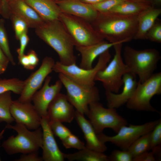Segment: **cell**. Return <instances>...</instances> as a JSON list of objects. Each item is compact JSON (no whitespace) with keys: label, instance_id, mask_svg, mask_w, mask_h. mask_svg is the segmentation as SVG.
I'll return each mask as SVG.
<instances>
[{"label":"cell","instance_id":"cell-1","mask_svg":"<svg viewBox=\"0 0 161 161\" xmlns=\"http://www.w3.org/2000/svg\"><path fill=\"white\" fill-rule=\"evenodd\" d=\"M137 16L111 12L99 13L91 23L104 39L111 43H123L134 39L137 30Z\"/></svg>","mask_w":161,"mask_h":161},{"label":"cell","instance_id":"cell-2","mask_svg":"<svg viewBox=\"0 0 161 161\" xmlns=\"http://www.w3.org/2000/svg\"><path fill=\"white\" fill-rule=\"evenodd\" d=\"M35 32L57 53L61 64L66 65L76 64L73 41L59 19L44 22L35 29Z\"/></svg>","mask_w":161,"mask_h":161},{"label":"cell","instance_id":"cell-3","mask_svg":"<svg viewBox=\"0 0 161 161\" xmlns=\"http://www.w3.org/2000/svg\"><path fill=\"white\" fill-rule=\"evenodd\" d=\"M123 60L131 72L139 77L142 83L154 73L161 58L160 52L154 48L137 50L129 46L124 47Z\"/></svg>","mask_w":161,"mask_h":161},{"label":"cell","instance_id":"cell-4","mask_svg":"<svg viewBox=\"0 0 161 161\" xmlns=\"http://www.w3.org/2000/svg\"><path fill=\"white\" fill-rule=\"evenodd\" d=\"M7 129L15 131L17 134L11 135L4 140L2 146L9 155L24 154L38 151L42 144L43 133L41 127L31 131L24 125L16 123L14 125L7 124Z\"/></svg>","mask_w":161,"mask_h":161},{"label":"cell","instance_id":"cell-5","mask_svg":"<svg viewBox=\"0 0 161 161\" xmlns=\"http://www.w3.org/2000/svg\"><path fill=\"white\" fill-rule=\"evenodd\" d=\"M58 19L71 37L75 47L91 45L104 40L91 23L84 19L63 13Z\"/></svg>","mask_w":161,"mask_h":161},{"label":"cell","instance_id":"cell-6","mask_svg":"<svg viewBox=\"0 0 161 161\" xmlns=\"http://www.w3.org/2000/svg\"><path fill=\"white\" fill-rule=\"evenodd\" d=\"M111 58L109 49L99 56L96 65L92 69H85L73 64L68 65L62 64L59 61L55 62L53 70L61 73L78 84L87 88L95 86V77L100 71L103 69L110 61Z\"/></svg>","mask_w":161,"mask_h":161},{"label":"cell","instance_id":"cell-7","mask_svg":"<svg viewBox=\"0 0 161 161\" xmlns=\"http://www.w3.org/2000/svg\"><path fill=\"white\" fill-rule=\"evenodd\" d=\"M122 43L114 45L115 54L112 59L106 66L97 73L95 81L100 82L105 91L118 93L123 85V77L125 73L130 72L125 64L122 56Z\"/></svg>","mask_w":161,"mask_h":161},{"label":"cell","instance_id":"cell-8","mask_svg":"<svg viewBox=\"0 0 161 161\" xmlns=\"http://www.w3.org/2000/svg\"><path fill=\"white\" fill-rule=\"evenodd\" d=\"M161 94V72L154 73L143 83L138 81L135 91L126 103L127 107L137 111L159 113L150 103L152 98Z\"/></svg>","mask_w":161,"mask_h":161},{"label":"cell","instance_id":"cell-9","mask_svg":"<svg viewBox=\"0 0 161 161\" xmlns=\"http://www.w3.org/2000/svg\"><path fill=\"white\" fill-rule=\"evenodd\" d=\"M86 115L97 134L102 133L106 128L117 133L122 127L127 124V120L117 113L116 109L105 108L99 101L89 105Z\"/></svg>","mask_w":161,"mask_h":161},{"label":"cell","instance_id":"cell-10","mask_svg":"<svg viewBox=\"0 0 161 161\" xmlns=\"http://www.w3.org/2000/svg\"><path fill=\"white\" fill-rule=\"evenodd\" d=\"M59 79L66 91L68 100L81 113L86 114L91 103L98 101L100 95L98 89L95 86L87 88L72 80L61 73H58Z\"/></svg>","mask_w":161,"mask_h":161},{"label":"cell","instance_id":"cell-11","mask_svg":"<svg viewBox=\"0 0 161 161\" xmlns=\"http://www.w3.org/2000/svg\"><path fill=\"white\" fill-rule=\"evenodd\" d=\"M159 120L140 125L130 124L122 127L117 134L108 136L103 133L97 134L99 140L104 143L109 142L122 150H127L130 146L141 136L151 132L159 121Z\"/></svg>","mask_w":161,"mask_h":161},{"label":"cell","instance_id":"cell-12","mask_svg":"<svg viewBox=\"0 0 161 161\" xmlns=\"http://www.w3.org/2000/svg\"><path fill=\"white\" fill-rule=\"evenodd\" d=\"M55 61L51 57L46 56L43 59L40 67L26 79L18 100L22 103L31 102L34 94L41 87L49 75L53 71Z\"/></svg>","mask_w":161,"mask_h":161},{"label":"cell","instance_id":"cell-13","mask_svg":"<svg viewBox=\"0 0 161 161\" xmlns=\"http://www.w3.org/2000/svg\"><path fill=\"white\" fill-rule=\"evenodd\" d=\"M10 112L16 123L21 124L30 130L41 127V117L31 102L22 103L13 100Z\"/></svg>","mask_w":161,"mask_h":161},{"label":"cell","instance_id":"cell-14","mask_svg":"<svg viewBox=\"0 0 161 161\" xmlns=\"http://www.w3.org/2000/svg\"><path fill=\"white\" fill-rule=\"evenodd\" d=\"M51 77L48 75L45 79L42 87L33 95L32 101L41 117L47 116L48 106L55 96L60 92L63 84L59 79L52 85H50Z\"/></svg>","mask_w":161,"mask_h":161},{"label":"cell","instance_id":"cell-15","mask_svg":"<svg viewBox=\"0 0 161 161\" xmlns=\"http://www.w3.org/2000/svg\"><path fill=\"white\" fill-rule=\"evenodd\" d=\"M75 110L66 95L60 92L49 105L47 117L49 123H70L75 118Z\"/></svg>","mask_w":161,"mask_h":161},{"label":"cell","instance_id":"cell-16","mask_svg":"<svg viewBox=\"0 0 161 161\" xmlns=\"http://www.w3.org/2000/svg\"><path fill=\"white\" fill-rule=\"evenodd\" d=\"M42 149V157L44 161H64V153L59 148L47 117H41Z\"/></svg>","mask_w":161,"mask_h":161},{"label":"cell","instance_id":"cell-17","mask_svg":"<svg viewBox=\"0 0 161 161\" xmlns=\"http://www.w3.org/2000/svg\"><path fill=\"white\" fill-rule=\"evenodd\" d=\"M136 76L131 72L123 75V89L119 94L105 91L108 108L116 109L126 103L133 95L137 85Z\"/></svg>","mask_w":161,"mask_h":161},{"label":"cell","instance_id":"cell-18","mask_svg":"<svg viewBox=\"0 0 161 161\" xmlns=\"http://www.w3.org/2000/svg\"><path fill=\"white\" fill-rule=\"evenodd\" d=\"M56 3L62 13L81 18L90 23L95 20L99 14L92 4L79 0H69Z\"/></svg>","mask_w":161,"mask_h":161},{"label":"cell","instance_id":"cell-19","mask_svg":"<svg viewBox=\"0 0 161 161\" xmlns=\"http://www.w3.org/2000/svg\"><path fill=\"white\" fill-rule=\"evenodd\" d=\"M75 118L82 130L86 142V148L97 151L104 152L107 147L100 141L89 120H87L84 114L75 110Z\"/></svg>","mask_w":161,"mask_h":161},{"label":"cell","instance_id":"cell-20","mask_svg":"<svg viewBox=\"0 0 161 161\" xmlns=\"http://www.w3.org/2000/svg\"><path fill=\"white\" fill-rule=\"evenodd\" d=\"M118 43H111L103 40L91 45L75 47L81 55L79 66L85 69H92L93 62L97 57Z\"/></svg>","mask_w":161,"mask_h":161},{"label":"cell","instance_id":"cell-21","mask_svg":"<svg viewBox=\"0 0 161 161\" xmlns=\"http://www.w3.org/2000/svg\"><path fill=\"white\" fill-rule=\"evenodd\" d=\"M11 14L19 16L27 23L29 28L38 27L44 22L37 12L23 0H15L8 3Z\"/></svg>","mask_w":161,"mask_h":161},{"label":"cell","instance_id":"cell-22","mask_svg":"<svg viewBox=\"0 0 161 161\" xmlns=\"http://www.w3.org/2000/svg\"><path fill=\"white\" fill-rule=\"evenodd\" d=\"M33 9L44 22L58 19L62 13L52 0H23Z\"/></svg>","mask_w":161,"mask_h":161},{"label":"cell","instance_id":"cell-23","mask_svg":"<svg viewBox=\"0 0 161 161\" xmlns=\"http://www.w3.org/2000/svg\"><path fill=\"white\" fill-rule=\"evenodd\" d=\"M161 13L160 8L151 5L139 14L137 30L134 39H144L146 33L155 23Z\"/></svg>","mask_w":161,"mask_h":161},{"label":"cell","instance_id":"cell-24","mask_svg":"<svg viewBox=\"0 0 161 161\" xmlns=\"http://www.w3.org/2000/svg\"><path fill=\"white\" fill-rule=\"evenodd\" d=\"M64 158L69 161H109L108 156L103 152L95 151L86 147L73 153H64Z\"/></svg>","mask_w":161,"mask_h":161},{"label":"cell","instance_id":"cell-25","mask_svg":"<svg viewBox=\"0 0 161 161\" xmlns=\"http://www.w3.org/2000/svg\"><path fill=\"white\" fill-rule=\"evenodd\" d=\"M151 5L150 4L126 1L114 7L109 12L126 15H138Z\"/></svg>","mask_w":161,"mask_h":161},{"label":"cell","instance_id":"cell-26","mask_svg":"<svg viewBox=\"0 0 161 161\" xmlns=\"http://www.w3.org/2000/svg\"><path fill=\"white\" fill-rule=\"evenodd\" d=\"M12 92L7 91L0 94V123L10 124L15 120L12 116L10 108L13 100Z\"/></svg>","mask_w":161,"mask_h":161},{"label":"cell","instance_id":"cell-27","mask_svg":"<svg viewBox=\"0 0 161 161\" xmlns=\"http://www.w3.org/2000/svg\"><path fill=\"white\" fill-rule=\"evenodd\" d=\"M150 133L141 136L130 146L127 150L133 158L150 150Z\"/></svg>","mask_w":161,"mask_h":161},{"label":"cell","instance_id":"cell-28","mask_svg":"<svg viewBox=\"0 0 161 161\" xmlns=\"http://www.w3.org/2000/svg\"><path fill=\"white\" fill-rule=\"evenodd\" d=\"M24 80L17 78H0V94L7 91L20 95L23 89Z\"/></svg>","mask_w":161,"mask_h":161},{"label":"cell","instance_id":"cell-29","mask_svg":"<svg viewBox=\"0 0 161 161\" xmlns=\"http://www.w3.org/2000/svg\"><path fill=\"white\" fill-rule=\"evenodd\" d=\"M150 150L154 155L161 156V120L151 132L150 134Z\"/></svg>","mask_w":161,"mask_h":161},{"label":"cell","instance_id":"cell-30","mask_svg":"<svg viewBox=\"0 0 161 161\" xmlns=\"http://www.w3.org/2000/svg\"><path fill=\"white\" fill-rule=\"evenodd\" d=\"M4 21L3 19H0V47L9 60L10 63L15 65V62L10 51L8 39L4 27Z\"/></svg>","mask_w":161,"mask_h":161},{"label":"cell","instance_id":"cell-31","mask_svg":"<svg viewBox=\"0 0 161 161\" xmlns=\"http://www.w3.org/2000/svg\"><path fill=\"white\" fill-rule=\"evenodd\" d=\"M10 18L13 26L16 38L18 40L22 34L28 32V25L23 19L14 14H11Z\"/></svg>","mask_w":161,"mask_h":161},{"label":"cell","instance_id":"cell-32","mask_svg":"<svg viewBox=\"0 0 161 161\" xmlns=\"http://www.w3.org/2000/svg\"><path fill=\"white\" fill-rule=\"evenodd\" d=\"M144 39L157 43H161V22L157 19L153 26L146 33Z\"/></svg>","mask_w":161,"mask_h":161},{"label":"cell","instance_id":"cell-33","mask_svg":"<svg viewBox=\"0 0 161 161\" xmlns=\"http://www.w3.org/2000/svg\"><path fill=\"white\" fill-rule=\"evenodd\" d=\"M49 123L54 135L58 137L61 141L72 133L69 129L61 122L56 121Z\"/></svg>","mask_w":161,"mask_h":161},{"label":"cell","instance_id":"cell-34","mask_svg":"<svg viewBox=\"0 0 161 161\" xmlns=\"http://www.w3.org/2000/svg\"><path fill=\"white\" fill-rule=\"evenodd\" d=\"M66 148H74L80 150L86 147L84 143L72 133L61 141Z\"/></svg>","mask_w":161,"mask_h":161},{"label":"cell","instance_id":"cell-35","mask_svg":"<svg viewBox=\"0 0 161 161\" xmlns=\"http://www.w3.org/2000/svg\"><path fill=\"white\" fill-rule=\"evenodd\" d=\"M127 0H105L96 4H92L99 13L109 12L121 3Z\"/></svg>","mask_w":161,"mask_h":161},{"label":"cell","instance_id":"cell-36","mask_svg":"<svg viewBox=\"0 0 161 161\" xmlns=\"http://www.w3.org/2000/svg\"><path fill=\"white\" fill-rule=\"evenodd\" d=\"M109 161H132L133 157L128 150H113L108 156Z\"/></svg>","mask_w":161,"mask_h":161},{"label":"cell","instance_id":"cell-37","mask_svg":"<svg viewBox=\"0 0 161 161\" xmlns=\"http://www.w3.org/2000/svg\"><path fill=\"white\" fill-rule=\"evenodd\" d=\"M38 151L22 154L15 161H43L42 157L38 155Z\"/></svg>","mask_w":161,"mask_h":161},{"label":"cell","instance_id":"cell-38","mask_svg":"<svg viewBox=\"0 0 161 161\" xmlns=\"http://www.w3.org/2000/svg\"><path fill=\"white\" fill-rule=\"evenodd\" d=\"M28 32H25L20 37L18 40L20 42V47L17 50L18 57L24 54V51L29 42L30 39L27 35Z\"/></svg>","mask_w":161,"mask_h":161},{"label":"cell","instance_id":"cell-39","mask_svg":"<svg viewBox=\"0 0 161 161\" xmlns=\"http://www.w3.org/2000/svg\"><path fill=\"white\" fill-rule=\"evenodd\" d=\"M155 159L153 153L152 151H147L139 156L134 158V161H154Z\"/></svg>","mask_w":161,"mask_h":161},{"label":"cell","instance_id":"cell-40","mask_svg":"<svg viewBox=\"0 0 161 161\" xmlns=\"http://www.w3.org/2000/svg\"><path fill=\"white\" fill-rule=\"evenodd\" d=\"M30 61L31 69H33L38 65L39 60L35 52L32 49L30 50L27 54Z\"/></svg>","mask_w":161,"mask_h":161},{"label":"cell","instance_id":"cell-41","mask_svg":"<svg viewBox=\"0 0 161 161\" xmlns=\"http://www.w3.org/2000/svg\"><path fill=\"white\" fill-rule=\"evenodd\" d=\"M18 58L19 63L24 68L28 70H32L29 59L27 55L24 54Z\"/></svg>","mask_w":161,"mask_h":161},{"label":"cell","instance_id":"cell-42","mask_svg":"<svg viewBox=\"0 0 161 161\" xmlns=\"http://www.w3.org/2000/svg\"><path fill=\"white\" fill-rule=\"evenodd\" d=\"M10 62L0 47V64L7 67Z\"/></svg>","mask_w":161,"mask_h":161},{"label":"cell","instance_id":"cell-43","mask_svg":"<svg viewBox=\"0 0 161 161\" xmlns=\"http://www.w3.org/2000/svg\"><path fill=\"white\" fill-rule=\"evenodd\" d=\"M83 2L91 4H93L103 1L105 0H79Z\"/></svg>","mask_w":161,"mask_h":161},{"label":"cell","instance_id":"cell-44","mask_svg":"<svg viewBox=\"0 0 161 161\" xmlns=\"http://www.w3.org/2000/svg\"><path fill=\"white\" fill-rule=\"evenodd\" d=\"M128 1L151 4L150 0H127Z\"/></svg>","mask_w":161,"mask_h":161},{"label":"cell","instance_id":"cell-45","mask_svg":"<svg viewBox=\"0 0 161 161\" xmlns=\"http://www.w3.org/2000/svg\"><path fill=\"white\" fill-rule=\"evenodd\" d=\"M2 9L4 10H7L8 8V4L6 0H1Z\"/></svg>","mask_w":161,"mask_h":161},{"label":"cell","instance_id":"cell-46","mask_svg":"<svg viewBox=\"0 0 161 161\" xmlns=\"http://www.w3.org/2000/svg\"><path fill=\"white\" fill-rule=\"evenodd\" d=\"M151 4L153 5H160L161 4V0H150Z\"/></svg>","mask_w":161,"mask_h":161},{"label":"cell","instance_id":"cell-47","mask_svg":"<svg viewBox=\"0 0 161 161\" xmlns=\"http://www.w3.org/2000/svg\"><path fill=\"white\" fill-rule=\"evenodd\" d=\"M7 67L0 64V74L4 73L6 71Z\"/></svg>","mask_w":161,"mask_h":161},{"label":"cell","instance_id":"cell-48","mask_svg":"<svg viewBox=\"0 0 161 161\" xmlns=\"http://www.w3.org/2000/svg\"><path fill=\"white\" fill-rule=\"evenodd\" d=\"M2 10V4L1 0H0V15H1Z\"/></svg>","mask_w":161,"mask_h":161},{"label":"cell","instance_id":"cell-49","mask_svg":"<svg viewBox=\"0 0 161 161\" xmlns=\"http://www.w3.org/2000/svg\"><path fill=\"white\" fill-rule=\"evenodd\" d=\"M52 0L54 1L56 3L58 2H62V1H67L69 0Z\"/></svg>","mask_w":161,"mask_h":161},{"label":"cell","instance_id":"cell-50","mask_svg":"<svg viewBox=\"0 0 161 161\" xmlns=\"http://www.w3.org/2000/svg\"><path fill=\"white\" fill-rule=\"evenodd\" d=\"M8 3L14 0H6Z\"/></svg>","mask_w":161,"mask_h":161},{"label":"cell","instance_id":"cell-51","mask_svg":"<svg viewBox=\"0 0 161 161\" xmlns=\"http://www.w3.org/2000/svg\"><path fill=\"white\" fill-rule=\"evenodd\" d=\"M0 140H0V147L1 146V143H0ZM1 159L0 157V161H1Z\"/></svg>","mask_w":161,"mask_h":161}]
</instances>
